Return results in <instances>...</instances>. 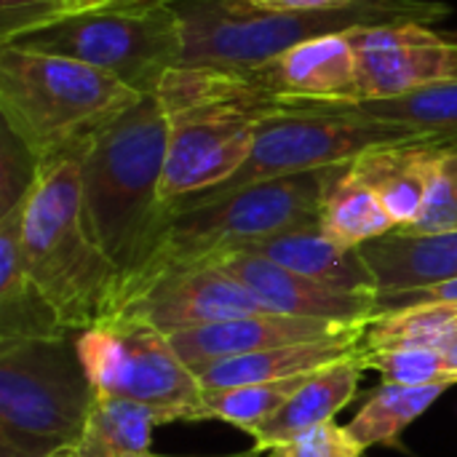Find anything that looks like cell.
<instances>
[{
    "label": "cell",
    "mask_w": 457,
    "mask_h": 457,
    "mask_svg": "<svg viewBox=\"0 0 457 457\" xmlns=\"http://www.w3.org/2000/svg\"><path fill=\"white\" fill-rule=\"evenodd\" d=\"M254 313L270 311L260 305L228 270L214 262H204L171 268L145 281L120 303L112 319H126L163 335H177Z\"/></svg>",
    "instance_id": "obj_11"
},
{
    "label": "cell",
    "mask_w": 457,
    "mask_h": 457,
    "mask_svg": "<svg viewBox=\"0 0 457 457\" xmlns=\"http://www.w3.org/2000/svg\"><path fill=\"white\" fill-rule=\"evenodd\" d=\"M166 150L169 123L155 94L139 96L80 150L83 220L120 273L118 305L145 276L171 220L161 201Z\"/></svg>",
    "instance_id": "obj_1"
},
{
    "label": "cell",
    "mask_w": 457,
    "mask_h": 457,
    "mask_svg": "<svg viewBox=\"0 0 457 457\" xmlns=\"http://www.w3.org/2000/svg\"><path fill=\"white\" fill-rule=\"evenodd\" d=\"M155 96L169 123L166 206L228 182L246 163L260 123L300 104L260 88L244 70L190 64L166 72Z\"/></svg>",
    "instance_id": "obj_2"
},
{
    "label": "cell",
    "mask_w": 457,
    "mask_h": 457,
    "mask_svg": "<svg viewBox=\"0 0 457 457\" xmlns=\"http://www.w3.org/2000/svg\"><path fill=\"white\" fill-rule=\"evenodd\" d=\"M457 332V305L428 303L394 308L375 316L364 332V351L445 348Z\"/></svg>",
    "instance_id": "obj_25"
},
{
    "label": "cell",
    "mask_w": 457,
    "mask_h": 457,
    "mask_svg": "<svg viewBox=\"0 0 457 457\" xmlns=\"http://www.w3.org/2000/svg\"><path fill=\"white\" fill-rule=\"evenodd\" d=\"M212 262L241 281L244 289L270 313L337 324H370L375 316H380V297L321 287L254 252H230Z\"/></svg>",
    "instance_id": "obj_13"
},
{
    "label": "cell",
    "mask_w": 457,
    "mask_h": 457,
    "mask_svg": "<svg viewBox=\"0 0 457 457\" xmlns=\"http://www.w3.org/2000/svg\"><path fill=\"white\" fill-rule=\"evenodd\" d=\"M442 356H445V367H447V375L457 380V332L447 340V345L442 348Z\"/></svg>",
    "instance_id": "obj_35"
},
{
    "label": "cell",
    "mask_w": 457,
    "mask_h": 457,
    "mask_svg": "<svg viewBox=\"0 0 457 457\" xmlns=\"http://www.w3.org/2000/svg\"><path fill=\"white\" fill-rule=\"evenodd\" d=\"M380 295L412 292L457 278V233L404 236L399 230L361 246Z\"/></svg>",
    "instance_id": "obj_19"
},
{
    "label": "cell",
    "mask_w": 457,
    "mask_h": 457,
    "mask_svg": "<svg viewBox=\"0 0 457 457\" xmlns=\"http://www.w3.org/2000/svg\"><path fill=\"white\" fill-rule=\"evenodd\" d=\"M24 204L0 217V340L56 337L72 332L43 297L24 268L21 220Z\"/></svg>",
    "instance_id": "obj_18"
},
{
    "label": "cell",
    "mask_w": 457,
    "mask_h": 457,
    "mask_svg": "<svg viewBox=\"0 0 457 457\" xmlns=\"http://www.w3.org/2000/svg\"><path fill=\"white\" fill-rule=\"evenodd\" d=\"M316 375V372H313ZM313 375H297L287 380L254 383L228 391H206V407L214 420H225L246 434L270 420Z\"/></svg>",
    "instance_id": "obj_27"
},
{
    "label": "cell",
    "mask_w": 457,
    "mask_h": 457,
    "mask_svg": "<svg viewBox=\"0 0 457 457\" xmlns=\"http://www.w3.org/2000/svg\"><path fill=\"white\" fill-rule=\"evenodd\" d=\"M404 236H442L457 233V147H436L428 174L423 209Z\"/></svg>",
    "instance_id": "obj_28"
},
{
    "label": "cell",
    "mask_w": 457,
    "mask_h": 457,
    "mask_svg": "<svg viewBox=\"0 0 457 457\" xmlns=\"http://www.w3.org/2000/svg\"><path fill=\"white\" fill-rule=\"evenodd\" d=\"M260 257H268L287 270L305 276L321 287L351 292V295H375L380 297L378 278L367 265L361 249L343 246L321 230V225L295 228L278 236H270L252 249Z\"/></svg>",
    "instance_id": "obj_16"
},
{
    "label": "cell",
    "mask_w": 457,
    "mask_h": 457,
    "mask_svg": "<svg viewBox=\"0 0 457 457\" xmlns=\"http://www.w3.org/2000/svg\"><path fill=\"white\" fill-rule=\"evenodd\" d=\"M40 171L37 155L3 123L0 142V217L27 201Z\"/></svg>",
    "instance_id": "obj_30"
},
{
    "label": "cell",
    "mask_w": 457,
    "mask_h": 457,
    "mask_svg": "<svg viewBox=\"0 0 457 457\" xmlns=\"http://www.w3.org/2000/svg\"><path fill=\"white\" fill-rule=\"evenodd\" d=\"M244 72L265 91L292 102L356 104V51L351 32L311 37Z\"/></svg>",
    "instance_id": "obj_15"
},
{
    "label": "cell",
    "mask_w": 457,
    "mask_h": 457,
    "mask_svg": "<svg viewBox=\"0 0 457 457\" xmlns=\"http://www.w3.org/2000/svg\"><path fill=\"white\" fill-rule=\"evenodd\" d=\"M364 372H378L383 383L391 386H428V383H450L455 378L447 375L445 356L439 348H391V351H361Z\"/></svg>",
    "instance_id": "obj_29"
},
{
    "label": "cell",
    "mask_w": 457,
    "mask_h": 457,
    "mask_svg": "<svg viewBox=\"0 0 457 457\" xmlns=\"http://www.w3.org/2000/svg\"><path fill=\"white\" fill-rule=\"evenodd\" d=\"M353 327L361 324H337V321H321V319H297V316H281V313H254L241 316L187 332L169 335L177 356L185 361V367L201 378L209 367L241 359L249 353H262L273 348H287L297 343H316L337 337Z\"/></svg>",
    "instance_id": "obj_14"
},
{
    "label": "cell",
    "mask_w": 457,
    "mask_h": 457,
    "mask_svg": "<svg viewBox=\"0 0 457 457\" xmlns=\"http://www.w3.org/2000/svg\"><path fill=\"white\" fill-rule=\"evenodd\" d=\"M361 375V353L319 370L270 420L249 434L254 439V450L268 453L321 423L335 420V415L356 396Z\"/></svg>",
    "instance_id": "obj_20"
},
{
    "label": "cell",
    "mask_w": 457,
    "mask_h": 457,
    "mask_svg": "<svg viewBox=\"0 0 457 457\" xmlns=\"http://www.w3.org/2000/svg\"><path fill=\"white\" fill-rule=\"evenodd\" d=\"M359 107L372 118L415 129L436 137L447 147H457V80L434 83L391 99L359 102Z\"/></svg>",
    "instance_id": "obj_26"
},
{
    "label": "cell",
    "mask_w": 457,
    "mask_h": 457,
    "mask_svg": "<svg viewBox=\"0 0 457 457\" xmlns=\"http://www.w3.org/2000/svg\"><path fill=\"white\" fill-rule=\"evenodd\" d=\"M129 3H145V0H70V11L67 13L94 11V8H110V5H129Z\"/></svg>",
    "instance_id": "obj_34"
},
{
    "label": "cell",
    "mask_w": 457,
    "mask_h": 457,
    "mask_svg": "<svg viewBox=\"0 0 457 457\" xmlns=\"http://www.w3.org/2000/svg\"><path fill=\"white\" fill-rule=\"evenodd\" d=\"M139 96L83 62L0 46L3 123L40 163L80 153L99 129L137 104Z\"/></svg>",
    "instance_id": "obj_5"
},
{
    "label": "cell",
    "mask_w": 457,
    "mask_h": 457,
    "mask_svg": "<svg viewBox=\"0 0 457 457\" xmlns=\"http://www.w3.org/2000/svg\"><path fill=\"white\" fill-rule=\"evenodd\" d=\"M319 225L327 236L351 249H361L364 244L396 230V222L378 193L351 169V163L329 171L321 193Z\"/></svg>",
    "instance_id": "obj_22"
},
{
    "label": "cell",
    "mask_w": 457,
    "mask_h": 457,
    "mask_svg": "<svg viewBox=\"0 0 457 457\" xmlns=\"http://www.w3.org/2000/svg\"><path fill=\"white\" fill-rule=\"evenodd\" d=\"M447 147L436 137L420 134L415 129L380 120L367 115L359 104L345 102H300L284 112L265 118L257 129L254 147L246 163L222 185L182 198L169 206V212L201 206L225 198L241 187L308 174L319 169L345 166L356 158L386 150V147Z\"/></svg>",
    "instance_id": "obj_7"
},
{
    "label": "cell",
    "mask_w": 457,
    "mask_h": 457,
    "mask_svg": "<svg viewBox=\"0 0 457 457\" xmlns=\"http://www.w3.org/2000/svg\"><path fill=\"white\" fill-rule=\"evenodd\" d=\"M155 426L150 410L96 394L80 442L62 457H158L153 455Z\"/></svg>",
    "instance_id": "obj_23"
},
{
    "label": "cell",
    "mask_w": 457,
    "mask_h": 457,
    "mask_svg": "<svg viewBox=\"0 0 457 457\" xmlns=\"http://www.w3.org/2000/svg\"><path fill=\"white\" fill-rule=\"evenodd\" d=\"M351 43L356 51V104L457 80L455 32L410 21L353 29Z\"/></svg>",
    "instance_id": "obj_12"
},
{
    "label": "cell",
    "mask_w": 457,
    "mask_h": 457,
    "mask_svg": "<svg viewBox=\"0 0 457 457\" xmlns=\"http://www.w3.org/2000/svg\"><path fill=\"white\" fill-rule=\"evenodd\" d=\"M70 11V0H0V43Z\"/></svg>",
    "instance_id": "obj_32"
},
{
    "label": "cell",
    "mask_w": 457,
    "mask_h": 457,
    "mask_svg": "<svg viewBox=\"0 0 457 457\" xmlns=\"http://www.w3.org/2000/svg\"><path fill=\"white\" fill-rule=\"evenodd\" d=\"M447 388L450 383H428V386L383 383L353 415L348 431L367 450L378 445H394L399 434L410 423H415Z\"/></svg>",
    "instance_id": "obj_24"
},
{
    "label": "cell",
    "mask_w": 457,
    "mask_h": 457,
    "mask_svg": "<svg viewBox=\"0 0 457 457\" xmlns=\"http://www.w3.org/2000/svg\"><path fill=\"white\" fill-rule=\"evenodd\" d=\"M78 337L0 340V457H54L80 442L96 388Z\"/></svg>",
    "instance_id": "obj_6"
},
{
    "label": "cell",
    "mask_w": 457,
    "mask_h": 457,
    "mask_svg": "<svg viewBox=\"0 0 457 457\" xmlns=\"http://www.w3.org/2000/svg\"><path fill=\"white\" fill-rule=\"evenodd\" d=\"M434 150L436 147L420 145L386 147L351 163V169L378 193L391 220L396 222V230L410 228L423 209Z\"/></svg>",
    "instance_id": "obj_21"
},
{
    "label": "cell",
    "mask_w": 457,
    "mask_h": 457,
    "mask_svg": "<svg viewBox=\"0 0 457 457\" xmlns=\"http://www.w3.org/2000/svg\"><path fill=\"white\" fill-rule=\"evenodd\" d=\"M230 3L249 8V11H262V13H292V11L340 8V5H353L361 0H230Z\"/></svg>",
    "instance_id": "obj_33"
},
{
    "label": "cell",
    "mask_w": 457,
    "mask_h": 457,
    "mask_svg": "<svg viewBox=\"0 0 457 457\" xmlns=\"http://www.w3.org/2000/svg\"><path fill=\"white\" fill-rule=\"evenodd\" d=\"M0 46L83 62L142 96L155 94L166 72L182 64V29L169 0L64 13Z\"/></svg>",
    "instance_id": "obj_8"
},
{
    "label": "cell",
    "mask_w": 457,
    "mask_h": 457,
    "mask_svg": "<svg viewBox=\"0 0 457 457\" xmlns=\"http://www.w3.org/2000/svg\"><path fill=\"white\" fill-rule=\"evenodd\" d=\"M158 457H182V455H158ZM225 457H257V450H252V453H241V455H225Z\"/></svg>",
    "instance_id": "obj_36"
},
{
    "label": "cell",
    "mask_w": 457,
    "mask_h": 457,
    "mask_svg": "<svg viewBox=\"0 0 457 457\" xmlns=\"http://www.w3.org/2000/svg\"><path fill=\"white\" fill-rule=\"evenodd\" d=\"M332 169L249 185L225 198L171 212L161 246L134 289L163 270L212 262L230 252H246L270 236L319 225L321 193Z\"/></svg>",
    "instance_id": "obj_9"
},
{
    "label": "cell",
    "mask_w": 457,
    "mask_h": 457,
    "mask_svg": "<svg viewBox=\"0 0 457 457\" xmlns=\"http://www.w3.org/2000/svg\"><path fill=\"white\" fill-rule=\"evenodd\" d=\"M80 361L99 396L150 410L158 426L212 420L206 391L177 356L169 335L110 319L78 337Z\"/></svg>",
    "instance_id": "obj_10"
},
{
    "label": "cell",
    "mask_w": 457,
    "mask_h": 457,
    "mask_svg": "<svg viewBox=\"0 0 457 457\" xmlns=\"http://www.w3.org/2000/svg\"><path fill=\"white\" fill-rule=\"evenodd\" d=\"M364 332L367 324L353 327L337 337L316 340V343H297L287 348H273L262 353H249L241 359H230L222 364L209 367L198 383L204 391H228L254 383H270V380H287L297 375H313L335 361L351 359L364 351Z\"/></svg>",
    "instance_id": "obj_17"
},
{
    "label": "cell",
    "mask_w": 457,
    "mask_h": 457,
    "mask_svg": "<svg viewBox=\"0 0 457 457\" xmlns=\"http://www.w3.org/2000/svg\"><path fill=\"white\" fill-rule=\"evenodd\" d=\"M182 29V64L244 70L311 37L386 24H434L450 13L436 0H361L340 8L262 13L230 0H169Z\"/></svg>",
    "instance_id": "obj_4"
},
{
    "label": "cell",
    "mask_w": 457,
    "mask_h": 457,
    "mask_svg": "<svg viewBox=\"0 0 457 457\" xmlns=\"http://www.w3.org/2000/svg\"><path fill=\"white\" fill-rule=\"evenodd\" d=\"M367 447H361L348 426H337L335 420L321 423L273 450L265 457H364Z\"/></svg>",
    "instance_id": "obj_31"
},
{
    "label": "cell",
    "mask_w": 457,
    "mask_h": 457,
    "mask_svg": "<svg viewBox=\"0 0 457 457\" xmlns=\"http://www.w3.org/2000/svg\"><path fill=\"white\" fill-rule=\"evenodd\" d=\"M21 257L29 278L72 332L110 321L120 273L91 238L83 220L80 153L40 163L21 220Z\"/></svg>",
    "instance_id": "obj_3"
},
{
    "label": "cell",
    "mask_w": 457,
    "mask_h": 457,
    "mask_svg": "<svg viewBox=\"0 0 457 457\" xmlns=\"http://www.w3.org/2000/svg\"><path fill=\"white\" fill-rule=\"evenodd\" d=\"M54 457H62V453H59V455H54Z\"/></svg>",
    "instance_id": "obj_37"
}]
</instances>
